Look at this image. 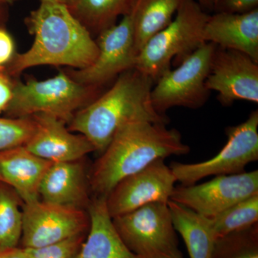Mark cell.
Listing matches in <instances>:
<instances>
[{"instance_id": "cell-1", "label": "cell", "mask_w": 258, "mask_h": 258, "mask_svg": "<svg viewBox=\"0 0 258 258\" xmlns=\"http://www.w3.org/2000/svg\"><path fill=\"white\" fill-rule=\"evenodd\" d=\"M181 134L164 123L133 120L120 127L88 172L92 197L108 196L115 185L158 159L187 154Z\"/></svg>"}, {"instance_id": "cell-2", "label": "cell", "mask_w": 258, "mask_h": 258, "mask_svg": "<svg viewBox=\"0 0 258 258\" xmlns=\"http://www.w3.org/2000/svg\"><path fill=\"white\" fill-rule=\"evenodd\" d=\"M34 36L32 46L17 54L10 74H20L39 66H69L77 70L92 64L98 46L91 32L58 0H40L28 18Z\"/></svg>"}, {"instance_id": "cell-3", "label": "cell", "mask_w": 258, "mask_h": 258, "mask_svg": "<svg viewBox=\"0 0 258 258\" xmlns=\"http://www.w3.org/2000/svg\"><path fill=\"white\" fill-rule=\"evenodd\" d=\"M154 85L150 77L138 70L125 71L106 92L76 112L68 128L84 136L95 152L101 154L120 127L130 120L167 125L169 118L158 113L152 106L151 91Z\"/></svg>"}, {"instance_id": "cell-4", "label": "cell", "mask_w": 258, "mask_h": 258, "mask_svg": "<svg viewBox=\"0 0 258 258\" xmlns=\"http://www.w3.org/2000/svg\"><path fill=\"white\" fill-rule=\"evenodd\" d=\"M208 18L197 0H184L172 22L139 52L135 69L155 83L172 62L179 66L206 42L204 28Z\"/></svg>"}, {"instance_id": "cell-5", "label": "cell", "mask_w": 258, "mask_h": 258, "mask_svg": "<svg viewBox=\"0 0 258 258\" xmlns=\"http://www.w3.org/2000/svg\"><path fill=\"white\" fill-rule=\"evenodd\" d=\"M100 90L78 82L64 72L42 81H18L5 113L13 118L45 113L69 123L76 112L96 99Z\"/></svg>"}, {"instance_id": "cell-6", "label": "cell", "mask_w": 258, "mask_h": 258, "mask_svg": "<svg viewBox=\"0 0 258 258\" xmlns=\"http://www.w3.org/2000/svg\"><path fill=\"white\" fill-rule=\"evenodd\" d=\"M112 220L121 240L139 258H183L168 203L149 204Z\"/></svg>"}, {"instance_id": "cell-7", "label": "cell", "mask_w": 258, "mask_h": 258, "mask_svg": "<svg viewBox=\"0 0 258 258\" xmlns=\"http://www.w3.org/2000/svg\"><path fill=\"white\" fill-rule=\"evenodd\" d=\"M216 45L205 42L175 69L168 70L154 83L151 101L159 114L173 107L198 109L205 104L210 91L206 87Z\"/></svg>"}, {"instance_id": "cell-8", "label": "cell", "mask_w": 258, "mask_h": 258, "mask_svg": "<svg viewBox=\"0 0 258 258\" xmlns=\"http://www.w3.org/2000/svg\"><path fill=\"white\" fill-rule=\"evenodd\" d=\"M225 132L227 143L212 159L194 164H171L176 181L189 186L207 176L240 174L249 163L258 160L257 110L251 112L240 124L227 127Z\"/></svg>"}, {"instance_id": "cell-9", "label": "cell", "mask_w": 258, "mask_h": 258, "mask_svg": "<svg viewBox=\"0 0 258 258\" xmlns=\"http://www.w3.org/2000/svg\"><path fill=\"white\" fill-rule=\"evenodd\" d=\"M87 210L42 201L23 203V232L20 246L37 248L88 232Z\"/></svg>"}, {"instance_id": "cell-10", "label": "cell", "mask_w": 258, "mask_h": 258, "mask_svg": "<svg viewBox=\"0 0 258 258\" xmlns=\"http://www.w3.org/2000/svg\"><path fill=\"white\" fill-rule=\"evenodd\" d=\"M96 42L98 55L94 62L70 75L76 81L101 88L125 71L135 69L137 54L131 13L102 31Z\"/></svg>"}, {"instance_id": "cell-11", "label": "cell", "mask_w": 258, "mask_h": 258, "mask_svg": "<svg viewBox=\"0 0 258 258\" xmlns=\"http://www.w3.org/2000/svg\"><path fill=\"white\" fill-rule=\"evenodd\" d=\"M258 194V171L216 176L203 183L174 187L170 200L211 218Z\"/></svg>"}, {"instance_id": "cell-12", "label": "cell", "mask_w": 258, "mask_h": 258, "mask_svg": "<svg viewBox=\"0 0 258 258\" xmlns=\"http://www.w3.org/2000/svg\"><path fill=\"white\" fill-rule=\"evenodd\" d=\"M164 159H158L142 170L120 180L106 198L111 218L154 203H168L176 179Z\"/></svg>"}, {"instance_id": "cell-13", "label": "cell", "mask_w": 258, "mask_h": 258, "mask_svg": "<svg viewBox=\"0 0 258 258\" xmlns=\"http://www.w3.org/2000/svg\"><path fill=\"white\" fill-rule=\"evenodd\" d=\"M205 84L216 91L223 106L236 101L257 103L258 62L239 51L216 46Z\"/></svg>"}, {"instance_id": "cell-14", "label": "cell", "mask_w": 258, "mask_h": 258, "mask_svg": "<svg viewBox=\"0 0 258 258\" xmlns=\"http://www.w3.org/2000/svg\"><path fill=\"white\" fill-rule=\"evenodd\" d=\"M35 130L25 147L37 157L50 162L81 160L94 147L84 136L71 132L66 122L54 115H32Z\"/></svg>"}, {"instance_id": "cell-15", "label": "cell", "mask_w": 258, "mask_h": 258, "mask_svg": "<svg viewBox=\"0 0 258 258\" xmlns=\"http://www.w3.org/2000/svg\"><path fill=\"white\" fill-rule=\"evenodd\" d=\"M83 159L52 163L40 183V200L54 205L87 210L92 195L88 179L89 171Z\"/></svg>"}, {"instance_id": "cell-16", "label": "cell", "mask_w": 258, "mask_h": 258, "mask_svg": "<svg viewBox=\"0 0 258 258\" xmlns=\"http://www.w3.org/2000/svg\"><path fill=\"white\" fill-rule=\"evenodd\" d=\"M204 40L222 48L239 51L258 62V9L242 14L209 15Z\"/></svg>"}, {"instance_id": "cell-17", "label": "cell", "mask_w": 258, "mask_h": 258, "mask_svg": "<svg viewBox=\"0 0 258 258\" xmlns=\"http://www.w3.org/2000/svg\"><path fill=\"white\" fill-rule=\"evenodd\" d=\"M52 162L37 157L25 146L0 153V182L9 185L23 203L39 200V188Z\"/></svg>"}, {"instance_id": "cell-18", "label": "cell", "mask_w": 258, "mask_h": 258, "mask_svg": "<svg viewBox=\"0 0 258 258\" xmlns=\"http://www.w3.org/2000/svg\"><path fill=\"white\" fill-rule=\"evenodd\" d=\"M87 211L89 229L76 258H139L115 230L107 210L106 198L92 197Z\"/></svg>"}, {"instance_id": "cell-19", "label": "cell", "mask_w": 258, "mask_h": 258, "mask_svg": "<svg viewBox=\"0 0 258 258\" xmlns=\"http://www.w3.org/2000/svg\"><path fill=\"white\" fill-rule=\"evenodd\" d=\"M184 0H136L131 12L137 55L147 42L172 22Z\"/></svg>"}, {"instance_id": "cell-20", "label": "cell", "mask_w": 258, "mask_h": 258, "mask_svg": "<svg viewBox=\"0 0 258 258\" xmlns=\"http://www.w3.org/2000/svg\"><path fill=\"white\" fill-rule=\"evenodd\" d=\"M173 224L186 244L190 258H212L215 239L207 217L169 200Z\"/></svg>"}, {"instance_id": "cell-21", "label": "cell", "mask_w": 258, "mask_h": 258, "mask_svg": "<svg viewBox=\"0 0 258 258\" xmlns=\"http://www.w3.org/2000/svg\"><path fill=\"white\" fill-rule=\"evenodd\" d=\"M136 0H77L69 7L90 32L100 33L115 25L117 18L130 14Z\"/></svg>"}, {"instance_id": "cell-22", "label": "cell", "mask_w": 258, "mask_h": 258, "mask_svg": "<svg viewBox=\"0 0 258 258\" xmlns=\"http://www.w3.org/2000/svg\"><path fill=\"white\" fill-rule=\"evenodd\" d=\"M23 201L9 185L0 182V249L20 245Z\"/></svg>"}, {"instance_id": "cell-23", "label": "cell", "mask_w": 258, "mask_h": 258, "mask_svg": "<svg viewBox=\"0 0 258 258\" xmlns=\"http://www.w3.org/2000/svg\"><path fill=\"white\" fill-rule=\"evenodd\" d=\"M215 239L252 227L258 222V194L208 218Z\"/></svg>"}, {"instance_id": "cell-24", "label": "cell", "mask_w": 258, "mask_h": 258, "mask_svg": "<svg viewBox=\"0 0 258 258\" xmlns=\"http://www.w3.org/2000/svg\"><path fill=\"white\" fill-rule=\"evenodd\" d=\"M212 258H258V224L217 239Z\"/></svg>"}, {"instance_id": "cell-25", "label": "cell", "mask_w": 258, "mask_h": 258, "mask_svg": "<svg viewBox=\"0 0 258 258\" xmlns=\"http://www.w3.org/2000/svg\"><path fill=\"white\" fill-rule=\"evenodd\" d=\"M32 117L26 118H0V153L24 146L35 130Z\"/></svg>"}, {"instance_id": "cell-26", "label": "cell", "mask_w": 258, "mask_h": 258, "mask_svg": "<svg viewBox=\"0 0 258 258\" xmlns=\"http://www.w3.org/2000/svg\"><path fill=\"white\" fill-rule=\"evenodd\" d=\"M87 233L75 235L44 247L27 248L29 258H76L86 240Z\"/></svg>"}, {"instance_id": "cell-27", "label": "cell", "mask_w": 258, "mask_h": 258, "mask_svg": "<svg viewBox=\"0 0 258 258\" xmlns=\"http://www.w3.org/2000/svg\"><path fill=\"white\" fill-rule=\"evenodd\" d=\"M258 9V0H215V13L242 14Z\"/></svg>"}, {"instance_id": "cell-28", "label": "cell", "mask_w": 258, "mask_h": 258, "mask_svg": "<svg viewBox=\"0 0 258 258\" xmlns=\"http://www.w3.org/2000/svg\"><path fill=\"white\" fill-rule=\"evenodd\" d=\"M17 54L13 37L6 30L0 28V69L11 64Z\"/></svg>"}, {"instance_id": "cell-29", "label": "cell", "mask_w": 258, "mask_h": 258, "mask_svg": "<svg viewBox=\"0 0 258 258\" xmlns=\"http://www.w3.org/2000/svg\"><path fill=\"white\" fill-rule=\"evenodd\" d=\"M14 84L7 75L0 71V113L6 111L13 99Z\"/></svg>"}, {"instance_id": "cell-30", "label": "cell", "mask_w": 258, "mask_h": 258, "mask_svg": "<svg viewBox=\"0 0 258 258\" xmlns=\"http://www.w3.org/2000/svg\"><path fill=\"white\" fill-rule=\"evenodd\" d=\"M0 258H29L28 249L21 246L0 249Z\"/></svg>"}, {"instance_id": "cell-31", "label": "cell", "mask_w": 258, "mask_h": 258, "mask_svg": "<svg viewBox=\"0 0 258 258\" xmlns=\"http://www.w3.org/2000/svg\"><path fill=\"white\" fill-rule=\"evenodd\" d=\"M204 9L213 10L214 0H197Z\"/></svg>"}, {"instance_id": "cell-32", "label": "cell", "mask_w": 258, "mask_h": 258, "mask_svg": "<svg viewBox=\"0 0 258 258\" xmlns=\"http://www.w3.org/2000/svg\"><path fill=\"white\" fill-rule=\"evenodd\" d=\"M60 3H63V4L67 5L68 7H71V5L74 4L77 0H58Z\"/></svg>"}, {"instance_id": "cell-33", "label": "cell", "mask_w": 258, "mask_h": 258, "mask_svg": "<svg viewBox=\"0 0 258 258\" xmlns=\"http://www.w3.org/2000/svg\"><path fill=\"white\" fill-rule=\"evenodd\" d=\"M18 0H0V5L3 4H11V3H15Z\"/></svg>"}, {"instance_id": "cell-34", "label": "cell", "mask_w": 258, "mask_h": 258, "mask_svg": "<svg viewBox=\"0 0 258 258\" xmlns=\"http://www.w3.org/2000/svg\"><path fill=\"white\" fill-rule=\"evenodd\" d=\"M214 1H215V0H214Z\"/></svg>"}]
</instances>
